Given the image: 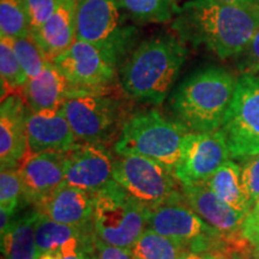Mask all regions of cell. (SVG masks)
<instances>
[{
  "mask_svg": "<svg viewBox=\"0 0 259 259\" xmlns=\"http://www.w3.org/2000/svg\"><path fill=\"white\" fill-rule=\"evenodd\" d=\"M181 41L204 46L220 59L236 57L259 29V4H223L187 0L173 22Z\"/></svg>",
  "mask_w": 259,
  "mask_h": 259,
  "instance_id": "1",
  "label": "cell"
},
{
  "mask_svg": "<svg viewBox=\"0 0 259 259\" xmlns=\"http://www.w3.org/2000/svg\"><path fill=\"white\" fill-rule=\"evenodd\" d=\"M186 57L183 41L171 36L142 42L122 66V90L136 101L160 105L176 83Z\"/></svg>",
  "mask_w": 259,
  "mask_h": 259,
  "instance_id": "2",
  "label": "cell"
},
{
  "mask_svg": "<svg viewBox=\"0 0 259 259\" xmlns=\"http://www.w3.org/2000/svg\"><path fill=\"white\" fill-rule=\"evenodd\" d=\"M236 85L233 74L221 67H206L180 83L171 96L170 108L189 132L219 131Z\"/></svg>",
  "mask_w": 259,
  "mask_h": 259,
  "instance_id": "3",
  "label": "cell"
},
{
  "mask_svg": "<svg viewBox=\"0 0 259 259\" xmlns=\"http://www.w3.org/2000/svg\"><path fill=\"white\" fill-rule=\"evenodd\" d=\"M189 131L157 109L135 113L122 124L114 151L121 155H141L155 160L170 171L180 160L185 136Z\"/></svg>",
  "mask_w": 259,
  "mask_h": 259,
  "instance_id": "4",
  "label": "cell"
},
{
  "mask_svg": "<svg viewBox=\"0 0 259 259\" xmlns=\"http://www.w3.org/2000/svg\"><path fill=\"white\" fill-rule=\"evenodd\" d=\"M148 208L112 180L94 199L95 236L109 245L131 248L147 225Z\"/></svg>",
  "mask_w": 259,
  "mask_h": 259,
  "instance_id": "5",
  "label": "cell"
},
{
  "mask_svg": "<svg viewBox=\"0 0 259 259\" xmlns=\"http://www.w3.org/2000/svg\"><path fill=\"white\" fill-rule=\"evenodd\" d=\"M113 180L148 209L184 198L181 184L173 171L141 155H121L115 158Z\"/></svg>",
  "mask_w": 259,
  "mask_h": 259,
  "instance_id": "6",
  "label": "cell"
},
{
  "mask_svg": "<svg viewBox=\"0 0 259 259\" xmlns=\"http://www.w3.org/2000/svg\"><path fill=\"white\" fill-rule=\"evenodd\" d=\"M148 228L196 252H228V240L187 205L185 199L148 209Z\"/></svg>",
  "mask_w": 259,
  "mask_h": 259,
  "instance_id": "7",
  "label": "cell"
},
{
  "mask_svg": "<svg viewBox=\"0 0 259 259\" xmlns=\"http://www.w3.org/2000/svg\"><path fill=\"white\" fill-rule=\"evenodd\" d=\"M232 158L259 154V74L236 78L232 102L220 127Z\"/></svg>",
  "mask_w": 259,
  "mask_h": 259,
  "instance_id": "8",
  "label": "cell"
},
{
  "mask_svg": "<svg viewBox=\"0 0 259 259\" xmlns=\"http://www.w3.org/2000/svg\"><path fill=\"white\" fill-rule=\"evenodd\" d=\"M78 142L105 145L121 121V105L105 92L69 90L61 106Z\"/></svg>",
  "mask_w": 259,
  "mask_h": 259,
  "instance_id": "9",
  "label": "cell"
},
{
  "mask_svg": "<svg viewBox=\"0 0 259 259\" xmlns=\"http://www.w3.org/2000/svg\"><path fill=\"white\" fill-rule=\"evenodd\" d=\"M118 52L78 40L53 60L71 90L102 92L116 76Z\"/></svg>",
  "mask_w": 259,
  "mask_h": 259,
  "instance_id": "10",
  "label": "cell"
},
{
  "mask_svg": "<svg viewBox=\"0 0 259 259\" xmlns=\"http://www.w3.org/2000/svg\"><path fill=\"white\" fill-rule=\"evenodd\" d=\"M231 158V153L220 131L210 134L189 132L184 138L174 176L180 184L205 181Z\"/></svg>",
  "mask_w": 259,
  "mask_h": 259,
  "instance_id": "11",
  "label": "cell"
},
{
  "mask_svg": "<svg viewBox=\"0 0 259 259\" xmlns=\"http://www.w3.org/2000/svg\"><path fill=\"white\" fill-rule=\"evenodd\" d=\"M119 0H76L77 38L120 53L125 34Z\"/></svg>",
  "mask_w": 259,
  "mask_h": 259,
  "instance_id": "12",
  "label": "cell"
},
{
  "mask_svg": "<svg viewBox=\"0 0 259 259\" xmlns=\"http://www.w3.org/2000/svg\"><path fill=\"white\" fill-rule=\"evenodd\" d=\"M65 183L96 193L113 180V160L105 145L77 143L65 151Z\"/></svg>",
  "mask_w": 259,
  "mask_h": 259,
  "instance_id": "13",
  "label": "cell"
},
{
  "mask_svg": "<svg viewBox=\"0 0 259 259\" xmlns=\"http://www.w3.org/2000/svg\"><path fill=\"white\" fill-rule=\"evenodd\" d=\"M181 192L187 205L198 213L206 223L213 227L236 247H245L241 239L242 223L246 216L221 200L209 189L205 181L181 184Z\"/></svg>",
  "mask_w": 259,
  "mask_h": 259,
  "instance_id": "14",
  "label": "cell"
},
{
  "mask_svg": "<svg viewBox=\"0 0 259 259\" xmlns=\"http://www.w3.org/2000/svg\"><path fill=\"white\" fill-rule=\"evenodd\" d=\"M64 153L28 154L19 164L23 200L36 208L65 181Z\"/></svg>",
  "mask_w": 259,
  "mask_h": 259,
  "instance_id": "15",
  "label": "cell"
},
{
  "mask_svg": "<svg viewBox=\"0 0 259 259\" xmlns=\"http://www.w3.org/2000/svg\"><path fill=\"white\" fill-rule=\"evenodd\" d=\"M29 108L19 95L2 100L0 107V167L18 168L29 154L27 118Z\"/></svg>",
  "mask_w": 259,
  "mask_h": 259,
  "instance_id": "16",
  "label": "cell"
},
{
  "mask_svg": "<svg viewBox=\"0 0 259 259\" xmlns=\"http://www.w3.org/2000/svg\"><path fill=\"white\" fill-rule=\"evenodd\" d=\"M29 154L65 153L78 143L63 109L32 112L27 118Z\"/></svg>",
  "mask_w": 259,
  "mask_h": 259,
  "instance_id": "17",
  "label": "cell"
},
{
  "mask_svg": "<svg viewBox=\"0 0 259 259\" xmlns=\"http://www.w3.org/2000/svg\"><path fill=\"white\" fill-rule=\"evenodd\" d=\"M94 192L64 181L36 210L54 221L94 232Z\"/></svg>",
  "mask_w": 259,
  "mask_h": 259,
  "instance_id": "18",
  "label": "cell"
},
{
  "mask_svg": "<svg viewBox=\"0 0 259 259\" xmlns=\"http://www.w3.org/2000/svg\"><path fill=\"white\" fill-rule=\"evenodd\" d=\"M31 35L48 60L61 56L77 40L76 0H61L54 15Z\"/></svg>",
  "mask_w": 259,
  "mask_h": 259,
  "instance_id": "19",
  "label": "cell"
},
{
  "mask_svg": "<svg viewBox=\"0 0 259 259\" xmlns=\"http://www.w3.org/2000/svg\"><path fill=\"white\" fill-rule=\"evenodd\" d=\"M70 87L61 71L53 61H47L37 76L24 84L21 97L32 112L57 109L63 106Z\"/></svg>",
  "mask_w": 259,
  "mask_h": 259,
  "instance_id": "20",
  "label": "cell"
},
{
  "mask_svg": "<svg viewBox=\"0 0 259 259\" xmlns=\"http://www.w3.org/2000/svg\"><path fill=\"white\" fill-rule=\"evenodd\" d=\"M40 215L37 210L24 213L3 233L2 252L5 259H38L35 228Z\"/></svg>",
  "mask_w": 259,
  "mask_h": 259,
  "instance_id": "21",
  "label": "cell"
},
{
  "mask_svg": "<svg viewBox=\"0 0 259 259\" xmlns=\"http://www.w3.org/2000/svg\"><path fill=\"white\" fill-rule=\"evenodd\" d=\"M205 184L220 199L228 204L231 208L246 216L250 212L247 197L241 181V166L234 161H227L211 177L205 180Z\"/></svg>",
  "mask_w": 259,
  "mask_h": 259,
  "instance_id": "22",
  "label": "cell"
},
{
  "mask_svg": "<svg viewBox=\"0 0 259 259\" xmlns=\"http://www.w3.org/2000/svg\"><path fill=\"white\" fill-rule=\"evenodd\" d=\"M94 235L95 233L92 231H84L77 227L54 221L44 213H41L38 218L35 228V239L40 254L58 251L71 239L94 238Z\"/></svg>",
  "mask_w": 259,
  "mask_h": 259,
  "instance_id": "23",
  "label": "cell"
},
{
  "mask_svg": "<svg viewBox=\"0 0 259 259\" xmlns=\"http://www.w3.org/2000/svg\"><path fill=\"white\" fill-rule=\"evenodd\" d=\"M0 80L2 100L11 95L21 96L28 77L14 48V38L0 36Z\"/></svg>",
  "mask_w": 259,
  "mask_h": 259,
  "instance_id": "24",
  "label": "cell"
},
{
  "mask_svg": "<svg viewBox=\"0 0 259 259\" xmlns=\"http://www.w3.org/2000/svg\"><path fill=\"white\" fill-rule=\"evenodd\" d=\"M136 259H178L187 250L167 236L147 228L130 248Z\"/></svg>",
  "mask_w": 259,
  "mask_h": 259,
  "instance_id": "25",
  "label": "cell"
},
{
  "mask_svg": "<svg viewBox=\"0 0 259 259\" xmlns=\"http://www.w3.org/2000/svg\"><path fill=\"white\" fill-rule=\"evenodd\" d=\"M121 9L138 22L166 23L177 15V0H119Z\"/></svg>",
  "mask_w": 259,
  "mask_h": 259,
  "instance_id": "26",
  "label": "cell"
},
{
  "mask_svg": "<svg viewBox=\"0 0 259 259\" xmlns=\"http://www.w3.org/2000/svg\"><path fill=\"white\" fill-rule=\"evenodd\" d=\"M31 35L23 0H0V36L18 38Z\"/></svg>",
  "mask_w": 259,
  "mask_h": 259,
  "instance_id": "27",
  "label": "cell"
},
{
  "mask_svg": "<svg viewBox=\"0 0 259 259\" xmlns=\"http://www.w3.org/2000/svg\"><path fill=\"white\" fill-rule=\"evenodd\" d=\"M14 48L28 79L37 76L50 61L32 35L14 38Z\"/></svg>",
  "mask_w": 259,
  "mask_h": 259,
  "instance_id": "28",
  "label": "cell"
},
{
  "mask_svg": "<svg viewBox=\"0 0 259 259\" xmlns=\"http://www.w3.org/2000/svg\"><path fill=\"white\" fill-rule=\"evenodd\" d=\"M23 199V185L18 168H9L0 174V210L15 215Z\"/></svg>",
  "mask_w": 259,
  "mask_h": 259,
  "instance_id": "29",
  "label": "cell"
},
{
  "mask_svg": "<svg viewBox=\"0 0 259 259\" xmlns=\"http://www.w3.org/2000/svg\"><path fill=\"white\" fill-rule=\"evenodd\" d=\"M241 166V181L250 209L259 200V154L244 158ZM251 211V210H250Z\"/></svg>",
  "mask_w": 259,
  "mask_h": 259,
  "instance_id": "30",
  "label": "cell"
},
{
  "mask_svg": "<svg viewBox=\"0 0 259 259\" xmlns=\"http://www.w3.org/2000/svg\"><path fill=\"white\" fill-rule=\"evenodd\" d=\"M31 32L42 27L59 8L61 0H23Z\"/></svg>",
  "mask_w": 259,
  "mask_h": 259,
  "instance_id": "31",
  "label": "cell"
},
{
  "mask_svg": "<svg viewBox=\"0 0 259 259\" xmlns=\"http://www.w3.org/2000/svg\"><path fill=\"white\" fill-rule=\"evenodd\" d=\"M241 239L252 259L259 258V200L246 215L241 228Z\"/></svg>",
  "mask_w": 259,
  "mask_h": 259,
  "instance_id": "32",
  "label": "cell"
},
{
  "mask_svg": "<svg viewBox=\"0 0 259 259\" xmlns=\"http://www.w3.org/2000/svg\"><path fill=\"white\" fill-rule=\"evenodd\" d=\"M94 238H74L65 242L58 250V259H92Z\"/></svg>",
  "mask_w": 259,
  "mask_h": 259,
  "instance_id": "33",
  "label": "cell"
},
{
  "mask_svg": "<svg viewBox=\"0 0 259 259\" xmlns=\"http://www.w3.org/2000/svg\"><path fill=\"white\" fill-rule=\"evenodd\" d=\"M236 65L242 73L259 74V29L244 51L236 56Z\"/></svg>",
  "mask_w": 259,
  "mask_h": 259,
  "instance_id": "34",
  "label": "cell"
},
{
  "mask_svg": "<svg viewBox=\"0 0 259 259\" xmlns=\"http://www.w3.org/2000/svg\"><path fill=\"white\" fill-rule=\"evenodd\" d=\"M94 248L99 259H136L130 248L119 247L94 238Z\"/></svg>",
  "mask_w": 259,
  "mask_h": 259,
  "instance_id": "35",
  "label": "cell"
},
{
  "mask_svg": "<svg viewBox=\"0 0 259 259\" xmlns=\"http://www.w3.org/2000/svg\"><path fill=\"white\" fill-rule=\"evenodd\" d=\"M227 252H196L187 251L178 259H227Z\"/></svg>",
  "mask_w": 259,
  "mask_h": 259,
  "instance_id": "36",
  "label": "cell"
},
{
  "mask_svg": "<svg viewBox=\"0 0 259 259\" xmlns=\"http://www.w3.org/2000/svg\"><path fill=\"white\" fill-rule=\"evenodd\" d=\"M215 2L223 3V4H233V5L259 4V0H215Z\"/></svg>",
  "mask_w": 259,
  "mask_h": 259,
  "instance_id": "37",
  "label": "cell"
},
{
  "mask_svg": "<svg viewBox=\"0 0 259 259\" xmlns=\"http://www.w3.org/2000/svg\"><path fill=\"white\" fill-rule=\"evenodd\" d=\"M227 259H246V258L240 253V252L234 251V252H232V253H229L228 258Z\"/></svg>",
  "mask_w": 259,
  "mask_h": 259,
  "instance_id": "38",
  "label": "cell"
},
{
  "mask_svg": "<svg viewBox=\"0 0 259 259\" xmlns=\"http://www.w3.org/2000/svg\"><path fill=\"white\" fill-rule=\"evenodd\" d=\"M92 259H99V257H97V254L95 252V248H94V250L92 251Z\"/></svg>",
  "mask_w": 259,
  "mask_h": 259,
  "instance_id": "39",
  "label": "cell"
},
{
  "mask_svg": "<svg viewBox=\"0 0 259 259\" xmlns=\"http://www.w3.org/2000/svg\"><path fill=\"white\" fill-rule=\"evenodd\" d=\"M258 259H259V258H258Z\"/></svg>",
  "mask_w": 259,
  "mask_h": 259,
  "instance_id": "40",
  "label": "cell"
}]
</instances>
